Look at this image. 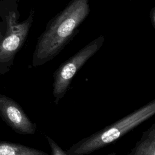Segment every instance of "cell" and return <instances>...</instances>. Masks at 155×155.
I'll list each match as a JSON object with an SVG mask.
<instances>
[{
	"instance_id": "6da1fadb",
	"label": "cell",
	"mask_w": 155,
	"mask_h": 155,
	"mask_svg": "<svg viewBox=\"0 0 155 155\" xmlns=\"http://www.w3.org/2000/svg\"><path fill=\"white\" fill-rule=\"evenodd\" d=\"M89 0H71L47 24L38 38L33 57L34 67L56 57L73 39L90 12Z\"/></svg>"
},
{
	"instance_id": "7a4b0ae2",
	"label": "cell",
	"mask_w": 155,
	"mask_h": 155,
	"mask_svg": "<svg viewBox=\"0 0 155 155\" xmlns=\"http://www.w3.org/2000/svg\"><path fill=\"white\" fill-rule=\"evenodd\" d=\"M155 114V100L135 110L102 130L74 143L67 155H87L102 148L133 130Z\"/></svg>"
},
{
	"instance_id": "3957f363",
	"label": "cell",
	"mask_w": 155,
	"mask_h": 155,
	"mask_svg": "<svg viewBox=\"0 0 155 155\" xmlns=\"http://www.w3.org/2000/svg\"><path fill=\"white\" fill-rule=\"evenodd\" d=\"M104 41L105 38L103 36L94 39L62 62L54 71L52 93L56 105L67 92L76 74L87 61L101 48Z\"/></svg>"
},
{
	"instance_id": "277c9868",
	"label": "cell",
	"mask_w": 155,
	"mask_h": 155,
	"mask_svg": "<svg viewBox=\"0 0 155 155\" xmlns=\"http://www.w3.org/2000/svg\"><path fill=\"white\" fill-rule=\"evenodd\" d=\"M33 15L34 12L32 11L28 18L20 23L18 22L14 12H10L6 16V33L0 42V62L12 60L21 48L27 36Z\"/></svg>"
},
{
	"instance_id": "5b68a950",
	"label": "cell",
	"mask_w": 155,
	"mask_h": 155,
	"mask_svg": "<svg viewBox=\"0 0 155 155\" xmlns=\"http://www.w3.org/2000/svg\"><path fill=\"white\" fill-rule=\"evenodd\" d=\"M0 116L11 128L19 134H33L36 131V124L30 119L19 104L1 94Z\"/></svg>"
},
{
	"instance_id": "8992f818",
	"label": "cell",
	"mask_w": 155,
	"mask_h": 155,
	"mask_svg": "<svg viewBox=\"0 0 155 155\" xmlns=\"http://www.w3.org/2000/svg\"><path fill=\"white\" fill-rule=\"evenodd\" d=\"M127 155H155V124L142 133Z\"/></svg>"
},
{
	"instance_id": "52a82bcc",
	"label": "cell",
	"mask_w": 155,
	"mask_h": 155,
	"mask_svg": "<svg viewBox=\"0 0 155 155\" xmlns=\"http://www.w3.org/2000/svg\"><path fill=\"white\" fill-rule=\"evenodd\" d=\"M0 155H48L45 151L22 144L0 142Z\"/></svg>"
},
{
	"instance_id": "ba28073f",
	"label": "cell",
	"mask_w": 155,
	"mask_h": 155,
	"mask_svg": "<svg viewBox=\"0 0 155 155\" xmlns=\"http://www.w3.org/2000/svg\"><path fill=\"white\" fill-rule=\"evenodd\" d=\"M45 139L50 147L51 155H67L66 152L53 139L48 136H45Z\"/></svg>"
},
{
	"instance_id": "9c48e42d",
	"label": "cell",
	"mask_w": 155,
	"mask_h": 155,
	"mask_svg": "<svg viewBox=\"0 0 155 155\" xmlns=\"http://www.w3.org/2000/svg\"><path fill=\"white\" fill-rule=\"evenodd\" d=\"M150 17L154 28H155V8H153L150 13Z\"/></svg>"
},
{
	"instance_id": "30bf717a",
	"label": "cell",
	"mask_w": 155,
	"mask_h": 155,
	"mask_svg": "<svg viewBox=\"0 0 155 155\" xmlns=\"http://www.w3.org/2000/svg\"><path fill=\"white\" fill-rule=\"evenodd\" d=\"M106 155H117V154L116 153H110L107 154Z\"/></svg>"
},
{
	"instance_id": "8fae6325",
	"label": "cell",
	"mask_w": 155,
	"mask_h": 155,
	"mask_svg": "<svg viewBox=\"0 0 155 155\" xmlns=\"http://www.w3.org/2000/svg\"><path fill=\"white\" fill-rule=\"evenodd\" d=\"M1 41V31H0V42Z\"/></svg>"
}]
</instances>
